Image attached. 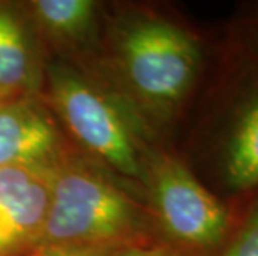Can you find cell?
<instances>
[{"label":"cell","instance_id":"5b68a950","mask_svg":"<svg viewBox=\"0 0 258 256\" xmlns=\"http://www.w3.org/2000/svg\"><path fill=\"white\" fill-rule=\"evenodd\" d=\"M215 166L228 195H258V62L253 60H245L241 77L223 108Z\"/></svg>","mask_w":258,"mask_h":256},{"label":"cell","instance_id":"9c48e42d","mask_svg":"<svg viewBox=\"0 0 258 256\" xmlns=\"http://www.w3.org/2000/svg\"><path fill=\"white\" fill-rule=\"evenodd\" d=\"M97 10V2L92 0H35L30 4L38 29L62 43L84 42L92 34Z\"/></svg>","mask_w":258,"mask_h":256},{"label":"cell","instance_id":"7a4b0ae2","mask_svg":"<svg viewBox=\"0 0 258 256\" xmlns=\"http://www.w3.org/2000/svg\"><path fill=\"white\" fill-rule=\"evenodd\" d=\"M147 215L100 168L63 153L53 165L50 198L35 249L103 248L148 236Z\"/></svg>","mask_w":258,"mask_h":256},{"label":"cell","instance_id":"ba28073f","mask_svg":"<svg viewBox=\"0 0 258 256\" xmlns=\"http://www.w3.org/2000/svg\"><path fill=\"white\" fill-rule=\"evenodd\" d=\"M40 60L25 22L0 5V94L30 97L40 89Z\"/></svg>","mask_w":258,"mask_h":256},{"label":"cell","instance_id":"7c38bea8","mask_svg":"<svg viewBox=\"0 0 258 256\" xmlns=\"http://www.w3.org/2000/svg\"><path fill=\"white\" fill-rule=\"evenodd\" d=\"M240 45L245 60L258 62V4L251 7L240 27Z\"/></svg>","mask_w":258,"mask_h":256},{"label":"cell","instance_id":"30bf717a","mask_svg":"<svg viewBox=\"0 0 258 256\" xmlns=\"http://www.w3.org/2000/svg\"><path fill=\"white\" fill-rule=\"evenodd\" d=\"M217 256H258V195L251 198L245 215L237 221Z\"/></svg>","mask_w":258,"mask_h":256},{"label":"cell","instance_id":"8992f818","mask_svg":"<svg viewBox=\"0 0 258 256\" xmlns=\"http://www.w3.org/2000/svg\"><path fill=\"white\" fill-rule=\"evenodd\" d=\"M53 165L0 168V256L34 249L45 221Z\"/></svg>","mask_w":258,"mask_h":256},{"label":"cell","instance_id":"5bb4252c","mask_svg":"<svg viewBox=\"0 0 258 256\" xmlns=\"http://www.w3.org/2000/svg\"><path fill=\"white\" fill-rule=\"evenodd\" d=\"M14 99H19V97H10V95H2V94H0V105H4L5 102L14 100Z\"/></svg>","mask_w":258,"mask_h":256},{"label":"cell","instance_id":"4fadbf2b","mask_svg":"<svg viewBox=\"0 0 258 256\" xmlns=\"http://www.w3.org/2000/svg\"><path fill=\"white\" fill-rule=\"evenodd\" d=\"M113 249V248H112ZM110 249L103 248H50L35 249L25 256H108Z\"/></svg>","mask_w":258,"mask_h":256},{"label":"cell","instance_id":"8fae6325","mask_svg":"<svg viewBox=\"0 0 258 256\" xmlns=\"http://www.w3.org/2000/svg\"><path fill=\"white\" fill-rule=\"evenodd\" d=\"M108 256H194L165 239L140 238L110 249Z\"/></svg>","mask_w":258,"mask_h":256},{"label":"cell","instance_id":"52a82bcc","mask_svg":"<svg viewBox=\"0 0 258 256\" xmlns=\"http://www.w3.org/2000/svg\"><path fill=\"white\" fill-rule=\"evenodd\" d=\"M60 155L57 125L32 95L0 105V168L53 165Z\"/></svg>","mask_w":258,"mask_h":256},{"label":"cell","instance_id":"6da1fadb","mask_svg":"<svg viewBox=\"0 0 258 256\" xmlns=\"http://www.w3.org/2000/svg\"><path fill=\"white\" fill-rule=\"evenodd\" d=\"M120 94L155 132L188 102L203 68V43L190 27L153 9L128 10L115 24Z\"/></svg>","mask_w":258,"mask_h":256},{"label":"cell","instance_id":"3957f363","mask_svg":"<svg viewBox=\"0 0 258 256\" xmlns=\"http://www.w3.org/2000/svg\"><path fill=\"white\" fill-rule=\"evenodd\" d=\"M48 97L75 141L98 163L142 183L153 135L122 94L69 67L48 72Z\"/></svg>","mask_w":258,"mask_h":256},{"label":"cell","instance_id":"277c9868","mask_svg":"<svg viewBox=\"0 0 258 256\" xmlns=\"http://www.w3.org/2000/svg\"><path fill=\"white\" fill-rule=\"evenodd\" d=\"M142 185L162 238L194 256L217 253L238 221L190 166L167 151H150Z\"/></svg>","mask_w":258,"mask_h":256}]
</instances>
